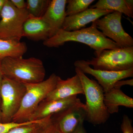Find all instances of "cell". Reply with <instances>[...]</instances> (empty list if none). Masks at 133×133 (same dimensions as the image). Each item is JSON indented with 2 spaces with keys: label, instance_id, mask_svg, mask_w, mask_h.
<instances>
[{
  "label": "cell",
  "instance_id": "cell-1",
  "mask_svg": "<svg viewBox=\"0 0 133 133\" xmlns=\"http://www.w3.org/2000/svg\"><path fill=\"white\" fill-rule=\"evenodd\" d=\"M69 42H78L88 45L95 51V57L104 50L121 48L99 31L95 21L90 27L76 31H67L62 29L55 36L44 41L43 44L48 48H58Z\"/></svg>",
  "mask_w": 133,
  "mask_h": 133
},
{
  "label": "cell",
  "instance_id": "cell-2",
  "mask_svg": "<svg viewBox=\"0 0 133 133\" xmlns=\"http://www.w3.org/2000/svg\"><path fill=\"white\" fill-rule=\"evenodd\" d=\"M3 77L23 84L44 80L45 70L41 59L35 57H7L0 63Z\"/></svg>",
  "mask_w": 133,
  "mask_h": 133
},
{
  "label": "cell",
  "instance_id": "cell-3",
  "mask_svg": "<svg viewBox=\"0 0 133 133\" xmlns=\"http://www.w3.org/2000/svg\"><path fill=\"white\" fill-rule=\"evenodd\" d=\"M79 77L86 98V119L94 125L104 124L109 119L110 114L104 102L103 89L98 82L90 79L78 68H75Z\"/></svg>",
  "mask_w": 133,
  "mask_h": 133
},
{
  "label": "cell",
  "instance_id": "cell-4",
  "mask_svg": "<svg viewBox=\"0 0 133 133\" xmlns=\"http://www.w3.org/2000/svg\"><path fill=\"white\" fill-rule=\"evenodd\" d=\"M59 77L52 73L46 80L40 83L24 84L26 92L19 111L13 117L12 122L23 123L30 121L38 105L55 88Z\"/></svg>",
  "mask_w": 133,
  "mask_h": 133
},
{
  "label": "cell",
  "instance_id": "cell-5",
  "mask_svg": "<svg viewBox=\"0 0 133 133\" xmlns=\"http://www.w3.org/2000/svg\"><path fill=\"white\" fill-rule=\"evenodd\" d=\"M95 70L121 71L133 68V46L104 50L99 56L86 61Z\"/></svg>",
  "mask_w": 133,
  "mask_h": 133
},
{
  "label": "cell",
  "instance_id": "cell-6",
  "mask_svg": "<svg viewBox=\"0 0 133 133\" xmlns=\"http://www.w3.org/2000/svg\"><path fill=\"white\" fill-rule=\"evenodd\" d=\"M26 91L24 84L3 77L0 88L2 123L12 122L19 111Z\"/></svg>",
  "mask_w": 133,
  "mask_h": 133
},
{
  "label": "cell",
  "instance_id": "cell-7",
  "mask_svg": "<svg viewBox=\"0 0 133 133\" xmlns=\"http://www.w3.org/2000/svg\"><path fill=\"white\" fill-rule=\"evenodd\" d=\"M29 16L26 9H17L10 0H6L1 15L0 39L20 42L23 24Z\"/></svg>",
  "mask_w": 133,
  "mask_h": 133
},
{
  "label": "cell",
  "instance_id": "cell-8",
  "mask_svg": "<svg viewBox=\"0 0 133 133\" xmlns=\"http://www.w3.org/2000/svg\"><path fill=\"white\" fill-rule=\"evenodd\" d=\"M122 14L114 12L95 21L98 29L121 48L133 46V38L124 30L121 24Z\"/></svg>",
  "mask_w": 133,
  "mask_h": 133
},
{
  "label": "cell",
  "instance_id": "cell-9",
  "mask_svg": "<svg viewBox=\"0 0 133 133\" xmlns=\"http://www.w3.org/2000/svg\"><path fill=\"white\" fill-rule=\"evenodd\" d=\"M83 102L72 106L51 116V122L62 133H73L86 119Z\"/></svg>",
  "mask_w": 133,
  "mask_h": 133
},
{
  "label": "cell",
  "instance_id": "cell-10",
  "mask_svg": "<svg viewBox=\"0 0 133 133\" xmlns=\"http://www.w3.org/2000/svg\"><path fill=\"white\" fill-rule=\"evenodd\" d=\"M74 65L84 74H90L94 77L104 93L113 88L117 81L133 76V68L121 71L95 70L92 68L87 61L84 60H77L74 62Z\"/></svg>",
  "mask_w": 133,
  "mask_h": 133
},
{
  "label": "cell",
  "instance_id": "cell-11",
  "mask_svg": "<svg viewBox=\"0 0 133 133\" xmlns=\"http://www.w3.org/2000/svg\"><path fill=\"white\" fill-rule=\"evenodd\" d=\"M113 12L109 10L88 8L77 14L66 16L62 29L67 31L79 30L83 28L88 23L95 21L101 17Z\"/></svg>",
  "mask_w": 133,
  "mask_h": 133
},
{
  "label": "cell",
  "instance_id": "cell-12",
  "mask_svg": "<svg viewBox=\"0 0 133 133\" xmlns=\"http://www.w3.org/2000/svg\"><path fill=\"white\" fill-rule=\"evenodd\" d=\"M81 102L77 95L63 99L49 101L43 100L38 105L30 121L43 119Z\"/></svg>",
  "mask_w": 133,
  "mask_h": 133
},
{
  "label": "cell",
  "instance_id": "cell-13",
  "mask_svg": "<svg viewBox=\"0 0 133 133\" xmlns=\"http://www.w3.org/2000/svg\"><path fill=\"white\" fill-rule=\"evenodd\" d=\"M78 94H84L83 85L79 77L76 74L65 80L59 77L53 90L44 100L46 101L63 99Z\"/></svg>",
  "mask_w": 133,
  "mask_h": 133
},
{
  "label": "cell",
  "instance_id": "cell-14",
  "mask_svg": "<svg viewBox=\"0 0 133 133\" xmlns=\"http://www.w3.org/2000/svg\"><path fill=\"white\" fill-rule=\"evenodd\" d=\"M66 0L51 1L45 14L41 18L50 26L51 37L62 29L66 17Z\"/></svg>",
  "mask_w": 133,
  "mask_h": 133
},
{
  "label": "cell",
  "instance_id": "cell-15",
  "mask_svg": "<svg viewBox=\"0 0 133 133\" xmlns=\"http://www.w3.org/2000/svg\"><path fill=\"white\" fill-rule=\"evenodd\" d=\"M23 37L32 41L44 42L50 38V28L41 17L29 15L23 24Z\"/></svg>",
  "mask_w": 133,
  "mask_h": 133
},
{
  "label": "cell",
  "instance_id": "cell-16",
  "mask_svg": "<svg viewBox=\"0 0 133 133\" xmlns=\"http://www.w3.org/2000/svg\"><path fill=\"white\" fill-rule=\"evenodd\" d=\"M104 102L110 114L118 112L119 107L133 108V99L121 89L113 88L104 94Z\"/></svg>",
  "mask_w": 133,
  "mask_h": 133
},
{
  "label": "cell",
  "instance_id": "cell-17",
  "mask_svg": "<svg viewBox=\"0 0 133 133\" xmlns=\"http://www.w3.org/2000/svg\"><path fill=\"white\" fill-rule=\"evenodd\" d=\"M90 8L112 10L133 17L132 0H99Z\"/></svg>",
  "mask_w": 133,
  "mask_h": 133
},
{
  "label": "cell",
  "instance_id": "cell-18",
  "mask_svg": "<svg viewBox=\"0 0 133 133\" xmlns=\"http://www.w3.org/2000/svg\"><path fill=\"white\" fill-rule=\"evenodd\" d=\"M28 50L23 42L0 39V63L7 57H22Z\"/></svg>",
  "mask_w": 133,
  "mask_h": 133
},
{
  "label": "cell",
  "instance_id": "cell-19",
  "mask_svg": "<svg viewBox=\"0 0 133 133\" xmlns=\"http://www.w3.org/2000/svg\"><path fill=\"white\" fill-rule=\"evenodd\" d=\"M50 0H27L26 9L29 15L36 17H42L49 6Z\"/></svg>",
  "mask_w": 133,
  "mask_h": 133
},
{
  "label": "cell",
  "instance_id": "cell-20",
  "mask_svg": "<svg viewBox=\"0 0 133 133\" xmlns=\"http://www.w3.org/2000/svg\"><path fill=\"white\" fill-rule=\"evenodd\" d=\"M51 116L12 129L7 133H37L51 121Z\"/></svg>",
  "mask_w": 133,
  "mask_h": 133
},
{
  "label": "cell",
  "instance_id": "cell-21",
  "mask_svg": "<svg viewBox=\"0 0 133 133\" xmlns=\"http://www.w3.org/2000/svg\"><path fill=\"white\" fill-rule=\"evenodd\" d=\"M94 0H68L66 6V16L73 15L88 9Z\"/></svg>",
  "mask_w": 133,
  "mask_h": 133
},
{
  "label": "cell",
  "instance_id": "cell-22",
  "mask_svg": "<svg viewBox=\"0 0 133 133\" xmlns=\"http://www.w3.org/2000/svg\"><path fill=\"white\" fill-rule=\"evenodd\" d=\"M34 121H27L23 123H17L14 122L8 123L0 122V133H7L15 128L30 124Z\"/></svg>",
  "mask_w": 133,
  "mask_h": 133
},
{
  "label": "cell",
  "instance_id": "cell-23",
  "mask_svg": "<svg viewBox=\"0 0 133 133\" xmlns=\"http://www.w3.org/2000/svg\"><path fill=\"white\" fill-rule=\"evenodd\" d=\"M121 128L122 133H133L132 120L126 115L123 116Z\"/></svg>",
  "mask_w": 133,
  "mask_h": 133
},
{
  "label": "cell",
  "instance_id": "cell-24",
  "mask_svg": "<svg viewBox=\"0 0 133 133\" xmlns=\"http://www.w3.org/2000/svg\"><path fill=\"white\" fill-rule=\"evenodd\" d=\"M37 133H62L51 121L41 129Z\"/></svg>",
  "mask_w": 133,
  "mask_h": 133
},
{
  "label": "cell",
  "instance_id": "cell-25",
  "mask_svg": "<svg viewBox=\"0 0 133 133\" xmlns=\"http://www.w3.org/2000/svg\"><path fill=\"white\" fill-rule=\"evenodd\" d=\"M13 5L17 9H26L27 4L24 0H10Z\"/></svg>",
  "mask_w": 133,
  "mask_h": 133
},
{
  "label": "cell",
  "instance_id": "cell-26",
  "mask_svg": "<svg viewBox=\"0 0 133 133\" xmlns=\"http://www.w3.org/2000/svg\"><path fill=\"white\" fill-rule=\"evenodd\" d=\"M128 85L132 86L133 85V79H127L125 80H119L117 81L115 84L114 87L118 89H121V88L122 86Z\"/></svg>",
  "mask_w": 133,
  "mask_h": 133
},
{
  "label": "cell",
  "instance_id": "cell-27",
  "mask_svg": "<svg viewBox=\"0 0 133 133\" xmlns=\"http://www.w3.org/2000/svg\"><path fill=\"white\" fill-rule=\"evenodd\" d=\"M73 133H87L83 124L80 125Z\"/></svg>",
  "mask_w": 133,
  "mask_h": 133
},
{
  "label": "cell",
  "instance_id": "cell-28",
  "mask_svg": "<svg viewBox=\"0 0 133 133\" xmlns=\"http://www.w3.org/2000/svg\"><path fill=\"white\" fill-rule=\"evenodd\" d=\"M6 1V0H0V18H1L2 12Z\"/></svg>",
  "mask_w": 133,
  "mask_h": 133
},
{
  "label": "cell",
  "instance_id": "cell-29",
  "mask_svg": "<svg viewBox=\"0 0 133 133\" xmlns=\"http://www.w3.org/2000/svg\"><path fill=\"white\" fill-rule=\"evenodd\" d=\"M3 75L2 72L1 70V67H0V88H1V85L3 79ZM1 105V97H0V108Z\"/></svg>",
  "mask_w": 133,
  "mask_h": 133
},
{
  "label": "cell",
  "instance_id": "cell-30",
  "mask_svg": "<svg viewBox=\"0 0 133 133\" xmlns=\"http://www.w3.org/2000/svg\"><path fill=\"white\" fill-rule=\"evenodd\" d=\"M0 122H2V114L0 110Z\"/></svg>",
  "mask_w": 133,
  "mask_h": 133
}]
</instances>
